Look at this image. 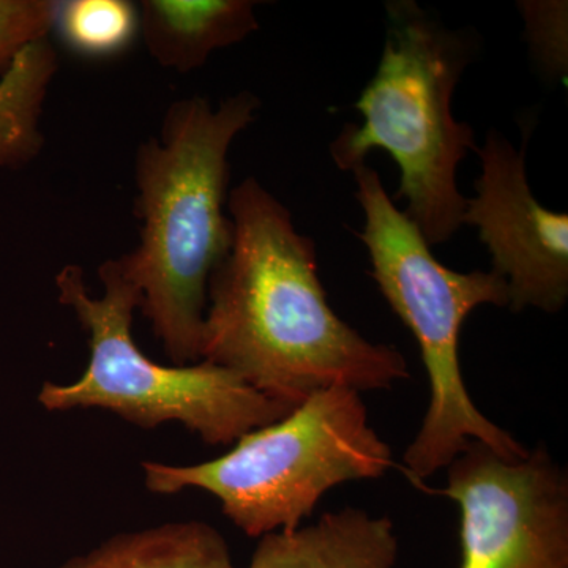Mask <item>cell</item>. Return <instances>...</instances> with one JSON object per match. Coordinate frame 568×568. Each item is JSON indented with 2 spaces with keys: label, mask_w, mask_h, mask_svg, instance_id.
Wrapping results in <instances>:
<instances>
[{
  "label": "cell",
  "mask_w": 568,
  "mask_h": 568,
  "mask_svg": "<svg viewBox=\"0 0 568 568\" xmlns=\"http://www.w3.org/2000/svg\"><path fill=\"white\" fill-rule=\"evenodd\" d=\"M233 244L209 283L201 361L297 406L331 387L386 390L409 377L405 355L336 316L312 239L274 194L248 178L227 197Z\"/></svg>",
  "instance_id": "obj_1"
},
{
  "label": "cell",
  "mask_w": 568,
  "mask_h": 568,
  "mask_svg": "<svg viewBox=\"0 0 568 568\" xmlns=\"http://www.w3.org/2000/svg\"><path fill=\"white\" fill-rule=\"evenodd\" d=\"M257 108L250 92L216 106L190 97L168 110L162 132L138 151L140 244L118 261L175 365L201 361L209 283L233 244L224 213L227 153Z\"/></svg>",
  "instance_id": "obj_2"
},
{
  "label": "cell",
  "mask_w": 568,
  "mask_h": 568,
  "mask_svg": "<svg viewBox=\"0 0 568 568\" xmlns=\"http://www.w3.org/2000/svg\"><path fill=\"white\" fill-rule=\"evenodd\" d=\"M386 11L379 67L355 103L364 122L346 123L332 142V159L353 171L369 152L386 151L402 173L395 200L407 201L405 215L426 244H446L465 224L458 166L477 151L474 130L452 112L473 44L413 0L388 2Z\"/></svg>",
  "instance_id": "obj_3"
},
{
  "label": "cell",
  "mask_w": 568,
  "mask_h": 568,
  "mask_svg": "<svg viewBox=\"0 0 568 568\" xmlns=\"http://www.w3.org/2000/svg\"><path fill=\"white\" fill-rule=\"evenodd\" d=\"M353 173L365 212L357 235L368 250L373 280L416 336L432 387L424 422L403 457L406 476L422 487L470 443L506 458H525L529 452L474 405L459 365L466 317L480 305H508L506 280L493 271L462 274L440 264L416 224L395 207L379 174L365 163Z\"/></svg>",
  "instance_id": "obj_4"
},
{
  "label": "cell",
  "mask_w": 568,
  "mask_h": 568,
  "mask_svg": "<svg viewBox=\"0 0 568 568\" xmlns=\"http://www.w3.org/2000/svg\"><path fill=\"white\" fill-rule=\"evenodd\" d=\"M392 466V448L369 425L362 394L331 387L245 433L222 457L189 466L144 462L142 470L156 495L211 493L242 532L261 538L301 528L325 493L383 477Z\"/></svg>",
  "instance_id": "obj_5"
},
{
  "label": "cell",
  "mask_w": 568,
  "mask_h": 568,
  "mask_svg": "<svg viewBox=\"0 0 568 568\" xmlns=\"http://www.w3.org/2000/svg\"><path fill=\"white\" fill-rule=\"evenodd\" d=\"M99 276V297L89 294L78 265H67L55 276L59 302L88 332L91 357L74 383L43 384L39 402L44 409L99 407L141 428L179 422L212 446L233 444L294 409L211 362L168 366L149 358L133 338V316L141 304L136 287L118 260L100 265Z\"/></svg>",
  "instance_id": "obj_6"
},
{
  "label": "cell",
  "mask_w": 568,
  "mask_h": 568,
  "mask_svg": "<svg viewBox=\"0 0 568 568\" xmlns=\"http://www.w3.org/2000/svg\"><path fill=\"white\" fill-rule=\"evenodd\" d=\"M447 470L462 568H568V478L545 448L510 459L470 443Z\"/></svg>",
  "instance_id": "obj_7"
},
{
  "label": "cell",
  "mask_w": 568,
  "mask_h": 568,
  "mask_svg": "<svg viewBox=\"0 0 568 568\" xmlns=\"http://www.w3.org/2000/svg\"><path fill=\"white\" fill-rule=\"evenodd\" d=\"M515 149L496 130L477 148L481 174L466 200L465 224L476 226L491 254L493 272L507 283L514 312L558 313L568 298V216L544 207L526 173V145Z\"/></svg>",
  "instance_id": "obj_8"
},
{
  "label": "cell",
  "mask_w": 568,
  "mask_h": 568,
  "mask_svg": "<svg viewBox=\"0 0 568 568\" xmlns=\"http://www.w3.org/2000/svg\"><path fill=\"white\" fill-rule=\"evenodd\" d=\"M396 558L390 518L346 507L315 525L261 537L248 568H395Z\"/></svg>",
  "instance_id": "obj_9"
},
{
  "label": "cell",
  "mask_w": 568,
  "mask_h": 568,
  "mask_svg": "<svg viewBox=\"0 0 568 568\" xmlns=\"http://www.w3.org/2000/svg\"><path fill=\"white\" fill-rule=\"evenodd\" d=\"M254 6L250 0H144L140 32L160 65L189 73L257 31Z\"/></svg>",
  "instance_id": "obj_10"
},
{
  "label": "cell",
  "mask_w": 568,
  "mask_h": 568,
  "mask_svg": "<svg viewBox=\"0 0 568 568\" xmlns=\"http://www.w3.org/2000/svg\"><path fill=\"white\" fill-rule=\"evenodd\" d=\"M61 568H235L219 530L201 521L166 523L108 538Z\"/></svg>",
  "instance_id": "obj_11"
},
{
  "label": "cell",
  "mask_w": 568,
  "mask_h": 568,
  "mask_svg": "<svg viewBox=\"0 0 568 568\" xmlns=\"http://www.w3.org/2000/svg\"><path fill=\"white\" fill-rule=\"evenodd\" d=\"M58 55L48 39L33 41L0 74V168L32 162L43 148L41 112Z\"/></svg>",
  "instance_id": "obj_12"
},
{
  "label": "cell",
  "mask_w": 568,
  "mask_h": 568,
  "mask_svg": "<svg viewBox=\"0 0 568 568\" xmlns=\"http://www.w3.org/2000/svg\"><path fill=\"white\" fill-rule=\"evenodd\" d=\"M52 31L82 58H112L136 39L140 14L126 0H65L55 2Z\"/></svg>",
  "instance_id": "obj_13"
},
{
  "label": "cell",
  "mask_w": 568,
  "mask_h": 568,
  "mask_svg": "<svg viewBox=\"0 0 568 568\" xmlns=\"http://www.w3.org/2000/svg\"><path fill=\"white\" fill-rule=\"evenodd\" d=\"M54 11L52 0H0V74L28 44L48 39Z\"/></svg>",
  "instance_id": "obj_14"
},
{
  "label": "cell",
  "mask_w": 568,
  "mask_h": 568,
  "mask_svg": "<svg viewBox=\"0 0 568 568\" xmlns=\"http://www.w3.org/2000/svg\"><path fill=\"white\" fill-rule=\"evenodd\" d=\"M538 62L555 77L567 69V3L525 2L519 7Z\"/></svg>",
  "instance_id": "obj_15"
}]
</instances>
